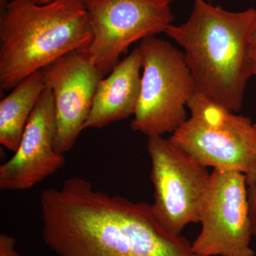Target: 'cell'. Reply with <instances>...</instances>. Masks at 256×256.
Here are the masks:
<instances>
[{
    "mask_svg": "<svg viewBox=\"0 0 256 256\" xmlns=\"http://www.w3.org/2000/svg\"><path fill=\"white\" fill-rule=\"evenodd\" d=\"M34 2L37 4H46V3L54 1V0H33Z\"/></svg>",
    "mask_w": 256,
    "mask_h": 256,
    "instance_id": "obj_17",
    "label": "cell"
},
{
    "mask_svg": "<svg viewBox=\"0 0 256 256\" xmlns=\"http://www.w3.org/2000/svg\"><path fill=\"white\" fill-rule=\"evenodd\" d=\"M256 10L230 12L206 0H194L188 20L165 34L182 48L196 90L227 110L238 112L252 76L250 34Z\"/></svg>",
    "mask_w": 256,
    "mask_h": 256,
    "instance_id": "obj_2",
    "label": "cell"
},
{
    "mask_svg": "<svg viewBox=\"0 0 256 256\" xmlns=\"http://www.w3.org/2000/svg\"><path fill=\"white\" fill-rule=\"evenodd\" d=\"M92 40L84 0H0V88L12 90Z\"/></svg>",
    "mask_w": 256,
    "mask_h": 256,
    "instance_id": "obj_3",
    "label": "cell"
},
{
    "mask_svg": "<svg viewBox=\"0 0 256 256\" xmlns=\"http://www.w3.org/2000/svg\"><path fill=\"white\" fill-rule=\"evenodd\" d=\"M255 1H256V0H255Z\"/></svg>",
    "mask_w": 256,
    "mask_h": 256,
    "instance_id": "obj_18",
    "label": "cell"
},
{
    "mask_svg": "<svg viewBox=\"0 0 256 256\" xmlns=\"http://www.w3.org/2000/svg\"><path fill=\"white\" fill-rule=\"evenodd\" d=\"M174 0H84L92 32L84 52L108 75L130 45L165 33L173 24Z\"/></svg>",
    "mask_w": 256,
    "mask_h": 256,
    "instance_id": "obj_7",
    "label": "cell"
},
{
    "mask_svg": "<svg viewBox=\"0 0 256 256\" xmlns=\"http://www.w3.org/2000/svg\"><path fill=\"white\" fill-rule=\"evenodd\" d=\"M250 58H252V74L256 76V47H252Z\"/></svg>",
    "mask_w": 256,
    "mask_h": 256,
    "instance_id": "obj_16",
    "label": "cell"
},
{
    "mask_svg": "<svg viewBox=\"0 0 256 256\" xmlns=\"http://www.w3.org/2000/svg\"><path fill=\"white\" fill-rule=\"evenodd\" d=\"M250 44L252 47H256V10L255 18H254L252 31H250Z\"/></svg>",
    "mask_w": 256,
    "mask_h": 256,
    "instance_id": "obj_15",
    "label": "cell"
},
{
    "mask_svg": "<svg viewBox=\"0 0 256 256\" xmlns=\"http://www.w3.org/2000/svg\"><path fill=\"white\" fill-rule=\"evenodd\" d=\"M200 223L201 230L192 242L197 255L256 256L245 174L213 170Z\"/></svg>",
    "mask_w": 256,
    "mask_h": 256,
    "instance_id": "obj_8",
    "label": "cell"
},
{
    "mask_svg": "<svg viewBox=\"0 0 256 256\" xmlns=\"http://www.w3.org/2000/svg\"><path fill=\"white\" fill-rule=\"evenodd\" d=\"M0 256H22L16 249V239L11 235H0Z\"/></svg>",
    "mask_w": 256,
    "mask_h": 256,
    "instance_id": "obj_14",
    "label": "cell"
},
{
    "mask_svg": "<svg viewBox=\"0 0 256 256\" xmlns=\"http://www.w3.org/2000/svg\"><path fill=\"white\" fill-rule=\"evenodd\" d=\"M142 58L140 95L130 124L152 136L174 132L186 120V107L196 92L183 52L156 36L138 46Z\"/></svg>",
    "mask_w": 256,
    "mask_h": 256,
    "instance_id": "obj_5",
    "label": "cell"
},
{
    "mask_svg": "<svg viewBox=\"0 0 256 256\" xmlns=\"http://www.w3.org/2000/svg\"><path fill=\"white\" fill-rule=\"evenodd\" d=\"M146 148L154 190L153 214L166 232L181 236L188 224L200 223L212 172L170 138L149 137Z\"/></svg>",
    "mask_w": 256,
    "mask_h": 256,
    "instance_id": "obj_6",
    "label": "cell"
},
{
    "mask_svg": "<svg viewBox=\"0 0 256 256\" xmlns=\"http://www.w3.org/2000/svg\"><path fill=\"white\" fill-rule=\"evenodd\" d=\"M191 116L170 139L207 168L256 171V124L250 118L227 110L196 90L188 102Z\"/></svg>",
    "mask_w": 256,
    "mask_h": 256,
    "instance_id": "obj_4",
    "label": "cell"
},
{
    "mask_svg": "<svg viewBox=\"0 0 256 256\" xmlns=\"http://www.w3.org/2000/svg\"><path fill=\"white\" fill-rule=\"evenodd\" d=\"M142 58L138 46L99 82L84 130L102 128L134 116L139 102Z\"/></svg>",
    "mask_w": 256,
    "mask_h": 256,
    "instance_id": "obj_11",
    "label": "cell"
},
{
    "mask_svg": "<svg viewBox=\"0 0 256 256\" xmlns=\"http://www.w3.org/2000/svg\"><path fill=\"white\" fill-rule=\"evenodd\" d=\"M55 114L50 88L42 92L11 159L0 166V190L24 191L54 174L65 164L54 148Z\"/></svg>",
    "mask_w": 256,
    "mask_h": 256,
    "instance_id": "obj_10",
    "label": "cell"
},
{
    "mask_svg": "<svg viewBox=\"0 0 256 256\" xmlns=\"http://www.w3.org/2000/svg\"><path fill=\"white\" fill-rule=\"evenodd\" d=\"M46 88L40 70L20 82L0 102V143L10 151L18 150L30 116Z\"/></svg>",
    "mask_w": 256,
    "mask_h": 256,
    "instance_id": "obj_12",
    "label": "cell"
},
{
    "mask_svg": "<svg viewBox=\"0 0 256 256\" xmlns=\"http://www.w3.org/2000/svg\"><path fill=\"white\" fill-rule=\"evenodd\" d=\"M42 73L53 96L54 148L64 154L73 148L84 130L99 82L105 76L84 50L60 57Z\"/></svg>",
    "mask_w": 256,
    "mask_h": 256,
    "instance_id": "obj_9",
    "label": "cell"
},
{
    "mask_svg": "<svg viewBox=\"0 0 256 256\" xmlns=\"http://www.w3.org/2000/svg\"><path fill=\"white\" fill-rule=\"evenodd\" d=\"M248 202L252 220V236L256 238V171L246 178Z\"/></svg>",
    "mask_w": 256,
    "mask_h": 256,
    "instance_id": "obj_13",
    "label": "cell"
},
{
    "mask_svg": "<svg viewBox=\"0 0 256 256\" xmlns=\"http://www.w3.org/2000/svg\"><path fill=\"white\" fill-rule=\"evenodd\" d=\"M42 235L57 256H201L170 234L151 204L96 190L80 176L40 196Z\"/></svg>",
    "mask_w": 256,
    "mask_h": 256,
    "instance_id": "obj_1",
    "label": "cell"
}]
</instances>
